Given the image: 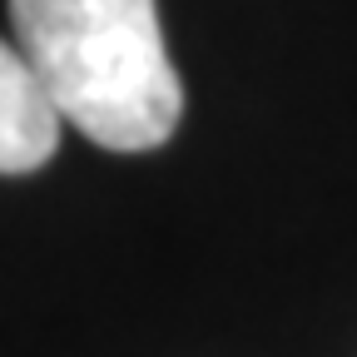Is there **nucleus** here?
Here are the masks:
<instances>
[{"label": "nucleus", "instance_id": "1", "mask_svg": "<svg viewBox=\"0 0 357 357\" xmlns=\"http://www.w3.org/2000/svg\"><path fill=\"white\" fill-rule=\"evenodd\" d=\"M10 25L50 105L84 139L139 154L178 129L184 84L154 0H10Z\"/></svg>", "mask_w": 357, "mask_h": 357}, {"label": "nucleus", "instance_id": "2", "mask_svg": "<svg viewBox=\"0 0 357 357\" xmlns=\"http://www.w3.org/2000/svg\"><path fill=\"white\" fill-rule=\"evenodd\" d=\"M60 144V109L25 65L15 45L0 40V174H30Z\"/></svg>", "mask_w": 357, "mask_h": 357}]
</instances>
